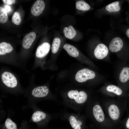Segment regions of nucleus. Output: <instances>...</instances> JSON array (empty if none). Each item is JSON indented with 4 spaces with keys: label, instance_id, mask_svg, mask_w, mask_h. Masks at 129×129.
<instances>
[{
    "label": "nucleus",
    "instance_id": "393cba45",
    "mask_svg": "<svg viewBox=\"0 0 129 129\" xmlns=\"http://www.w3.org/2000/svg\"><path fill=\"white\" fill-rule=\"evenodd\" d=\"M120 124L123 129H129V115L122 120H121Z\"/></svg>",
    "mask_w": 129,
    "mask_h": 129
},
{
    "label": "nucleus",
    "instance_id": "412c9836",
    "mask_svg": "<svg viewBox=\"0 0 129 129\" xmlns=\"http://www.w3.org/2000/svg\"><path fill=\"white\" fill-rule=\"evenodd\" d=\"M61 41L60 39L58 38H56L53 39L51 47V51L53 54L56 53L58 51Z\"/></svg>",
    "mask_w": 129,
    "mask_h": 129
},
{
    "label": "nucleus",
    "instance_id": "9b49d317",
    "mask_svg": "<svg viewBox=\"0 0 129 129\" xmlns=\"http://www.w3.org/2000/svg\"><path fill=\"white\" fill-rule=\"evenodd\" d=\"M48 92V87L45 86H42L34 88L32 91V94L35 97L41 98L47 96Z\"/></svg>",
    "mask_w": 129,
    "mask_h": 129
},
{
    "label": "nucleus",
    "instance_id": "6e6552de",
    "mask_svg": "<svg viewBox=\"0 0 129 129\" xmlns=\"http://www.w3.org/2000/svg\"><path fill=\"white\" fill-rule=\"evenodd\" d=\"M108 53L107 47L104 44L100 43L95 48L94 51L95 57L98 59H102L106 57Z\"/></svg>",
    "mask_w": 129,
    "mask_h": 129
},
{
    "label": "nucleus",
    "instance_id": "a211bd4d",
    "mask_svg": "<svg viewBox=\"0 0 129 129\" xmlns=\"http://www.w3.org/2000/svg\"><path fill=\"white\" fill-rule=\"evenodd\" d=\"M13 49L11 45L9 43L3 42L0 44V55H2L6 53H9Z\"/></svg>",
    "mask_w": 129,
    "mask_h": 129
},
{
    "label": "nucleus",
    "instance_id": "2eb2a0df",
    "mask_svg": "<svg viewBox=\"0 0 129 129\" xmlns=\"http://www.w3.org/2000/svg\"><path fill=\"white\" fill-rule=\"evenodd\" d=\"M46 115L44 112L37 111L33 113L31 117L32 120L34 122L38 123L45 119Z\"/></svg>",
    "mask_w": 129,
    "mask_h": 129
},
{
    "label": "nucleus",
    "instance_id": "f03ea898",
    "mask_svg": "<svg viewBox=\"0 0 129 129\" xmlns=\"http://www.w3.org/2000/svg\"><path fill=\"white\" fill-rule=\"evenodd\" d=\"M91 113L98 129H115L108 118L99 100H96L93 104Z\"/></svg>",
    "mask_w": 129,
    "mask_h": 129
},
{
    "label": "nucleus",
    "instance_id": "20e7f679",
    "mask_svg": "<svg viewBox=\"0 0 129 129\" xmlns=\"http://www.w3.org/2000/svg\"><path fill=\"white\" fill-rule=\"evenodd\" d=\"M68 95L70 98L74 99L77 103L83 104L87 100L88 96L86 93L83 91L80 92L77 90H71L68 93Z\"/></svg>",
    "mask_w": 129,
    "mask_h": 129
},
{
    "label": "nucleus",
    "instance_id": "9d476101",
    "mask_svg": "<svg viewBox=\"0 0 129 129\" xmlns=\"http://www.w3.org/2000/svg\"><path fill=\"white\" fill-rule=\"evenodd\" d=\"M45 6L44 1L42 0L36 1L32 6L31 12L34 16H38L42 14Z\"/></svg>",
    "mask_w": 129,
    "mask_h": 129
},
{
    "label": "nucleus",
    "instance_id": "a878e982",
    "mask_svg": "<svg viewBox=\"0 0 129 129\" xmlns=\"http://www.w3.org/2000/svg\"><path fill=\"white\" fill-rule=\"evenodd\" d=\"M4 8L7 13L10 12L11 11V7L8 5H5Z\"/></svg>",
    "mask_w": 129,
    "mask_h": 129
},
{
    "label": "nucleus",
    "instance_id": "aec40b11",
    "mask_svg": "<svg viewBox=\"0 0 129 129\" xmlns=\"http://www.w3.org/2000/svg\"><path fill=\"white\" fill-rule=\"evenodd\" d=\"M76 9L82 11H86L90 9L89 5L85 1L82 0L77 1L75 4Z\"/></svg>",
    "mask_w": 129,
    "mask_h": 129
},
{
    "label": "nucleus",
    "instance_id": "39448f33",
    "mask_svg": "<svg viewBox=\"0 0 129 129\" xmlns=\"http://www.w3.org/2000/svg\"><path fill=\"white\" fill-rule=\"evenodd\" d=\"M1 78L3 83L8 87L13 88L17 85L16 78L13 74L10 72H4L2 74Z\"/></svg>",
    "mask_w": 129,
    "mask_h": 129
},
{
    "label": "nucleus",
    "instance_id": "0eeeda50",
    "mask_svg": "<svg viewBox=\"0 0 129 129\" xmlns=\"http://www.w3.org/2000/svg\"><path fill=\"white\" fill-rule=\"evenodd\" d=\"M119 80L123 84L124 89L125 91L129 88V67H123L119 74Z\"/></svg>",
    "mask_w": 129,
    "mask_h": 129
},
{
    "label": "nucleus",
    "instance_id": "7ed1b4c3",
    "mask_svg": "<svg viewBox=\"0 0 129 129\" xmlns=\"http://www.w3.org/2000/svg\"><path fill=\"white\" fill-rule=\"evenodd\" d=\"M95 74L92 70L87 68H84L79 70L76 73L75 79L77 82L82 83L87 80L94 78Z\"/></svg>",
    "mask_w": 129,
    "mask_h": 129
},
{
    "label": "nucleus",
    "instance_id": "b1692460",
    "mask_svg": "<svg viewBox=\"0 0 129 129\" xmlns=\"http://www.w3.org/2000/svg\"><path fill=\"white\" fill-rule=\"evenodd\" d=\"M12 21L14 24L19 25L21 23L22 19L19 13L16 12L13 14L12 17Z\"/></svg>",
    "mask_w": 129,
    "mask_h": 129
},
{
    "label": "nucleus",
    "instance_id": "4468645a",
    "mask_svg": "<svg viewBox=\"0 0 129 129\" xmlns=\"http://www.w3.org/2000/svg\"><path fill=\"white\" fill-rule=\"evenodd\" d=\"M70 125L73 129H84V124L81 120H77L74 116H70L69 118Z\"/></svg>",
    "mask_w": 129,
    "mask_h": 129
},
{
    "label": "nucleus",
    "instance_id": "6ab92c4d",
    "mask_svg": "<svg viewBox=\"0 0 129 129\" xmlns=\"http://www.w3.org/2000/svg\"><path fill=\"white\" fill-rule=\"evenodd\" d=\"M119 2L116 1L107 5L106 7V10L109 12H116L119 11L120 7Z\"/></svg>",
    "mask_w": 129,
    "mask_h": 129
},
{
    "label": "nucleus",
    "instance_id": "1a4fd4ad",
    "mask_svg": "<svg viewBox=\"0 0 129 129\" xmlns=\"http://www.w3.org/2000/svg\"><path fill=\"white\" fill-rule=\"evenodd\" d=\"M124 45V42L121 38L118 37L114 38L110 43L109 49L112 52H117L122 49Z\"/></svg>",
    "mask_w": 129,
    "mask_h": 129
},
{
    "label": "nucleus",
    "instance_id": "5701e85b",
    "mask_svg": "<svg viewBox=\"0 0 129 129\" xmlns=\"http://www.w3.org/2000/svg\"><path fill=\"white\" fill-rule=\"evenodd\" d=\"M8 19L7 13L4 8L0 7V22L3 23L6 22Z\"/></svg>",
    "mask_w": 129,
    "mask_h": 129
},
{
    "label": "nucleus",
    "instance_id": "ddd939ff",
    "mask_svg": "<svg viewBox=\"0 0 129 129\" xmlns=\"http://www.w3.org/2000/svg\"><path fill=\"white\" fill-rule=\"evenodd\" d=\"M36 33L31 32L26 35L23 38L22 43V47L28 49L32 45L36 38Z\"/></svg>",
    "mask_w": 129,
    "mask_h": 129
},
{
    "label": "nucleus",
    "instance_id": "f3484780",
    "mask_svg": "<svg viewBox=\"0 0 129 129\" xmlns=\"http://www.w3.org/2000/svg\"><path fill=\"white\" fill-rule=\"evenodd\" d=\"M63 31L65 37L69 39L73 38L76 34V31L71 26H69L68 27H64Z\"/></svg>",
    "mask_w": 129,
    "mask_h": 129
},
{
    "label": "nucleus",
    "instance_id": "cd10ccee",
    "mask_svg": "<svg viewBox=\"0 0 129 129\" xmlns=\"http://www.w3.org/2000/svg\"><path fill=\"white\" fill-rule=\"evenodd\" d=\"M126 33L127 36L129 38V28L127 30Z\"/></svg>",
    "mask_w": 129,
    "mask_h": 129
},
{
    "label": "nucleus",
    "instance_id": "f257e3e1",
    "mask_svg": "<svg viewBox=\"0 0 129 129\" xmlns=\"http://www.w3.org/2000/svg\"><path fill=\"white\" fill-rule=\"evenodd\" d=\"M128 99L124 97L99 99L108 118L115 129L121 125V118L128 112Z\"/></svg>",
    "mask_w": 129,
    "mask_h": 129
},
{
    "label": "nucleus",
    "instance_id": "f8f14e48",
    "mask_svg": "<svg viewBox=\"0 0 129 129\" xmlns=\"http://www.w3.org/2000/svg\"><path fill=\"white\" fill-rule=\"evenodd\" d=\"M50 48V44L44 42L40 45L37 48L36 52V57L39 58H43L49 52Z\"/></svg>",
    "mask_w": 129,
    "mask_h": 129
},
{
    "label": "nucleus",
    "instance_id": "7c9ffc66",
    "mask_svg": "<svg viewBox=\"0 0 129 129\" xmlns=\"http://www.w3.org/2000/svg\"></svg>",
    "mask_w": 129,
    "mask_h": 129
},
{
    "label": "nucleus",
    "instance_id": "bb28decb",
    "mask_svg": "<svg viewBox=\"0 0 129 129\" xmlns=\"http://www.w3.org/2000/svg\"><path fill=\"white\" fill-rule=\"evenodd\" d=\"M3 1L4 3L9 5L14 4L15 2V0H3Z\"/></svg>",
    "mask_w": 129,
    "mask_h": 129
},
{
    "label": "nucleus",
    "instance_id": "c756f323",
    "mask_svg": "<svg viewBox=\"0 0 129 129\" xmlns=\"http://www.w3.org/2000/svg\"><path fill=\"white\" fill-rule=\"evenodd\" d=\"M128 97H129V93L128 94Z\"/></svg>",
    "mask_w": 129,
    "mask_h": 129
},
{
    "label": "nucleus",
    "instance_id": "4be33fe9",
    "mask_svg": "<svg viewBox=\"0 0 129 129\" xmlns=\"http://www.w3.org/2000/svg\"><path fill=\"white\" fill-rule=\"evenodd\" d=\"M4 126L5 129H17L16 124L9 118L5 120Z\"/></svg>",
    "mask_w": 129,
    "mask_h": 129
},
{
    "label": "nucleus",
    "instance_id": "423d86ee",
    "mask_svg": "<svg viewBox=\"0 0 129 129\" xmlns=\"http://www.w3.org/2000/svg\"><path fill=\"white\" fill-rule=\"evenodd\" d=\"M106 89L108 93L113 94V97H115L116 96V97L118 98L124 97L128 99V95L126 91L117 86L113 85H109L106 86Z\"/></svg>",
    "mask_w": 129,
    "mask_h": 129
},
{
    "label": "nucleus",
    "instance_id": "c85d7f7f",
    "mask_svg": "<svg viewBox=\"0 0 129 129\" xmlns=\"http://www.w3.org/2000/svg\"><path fill=\"white\" fill-rule=\"evenodd\" d=\"M122 128V126H121L118 128L117 129H121V128Z\"/></svg>",
    "mask_w": 129,
    "mask_h": 129
},
{
    "label": "nucleus",
    "instance_id": "dca6fc26",
    "mask_svg": "<svg viewBox=\"0 0 129 129\" xmlns=\"http://www.w3.org/2000/svg\"><path fill=\"white\" fill-rule=\"evenodd\" d=\"M63 48L72 57H76L79 55L78 50L72 45L67 43L65 44L64 45Z\"/></svg>",
    "mask_w": 129,
    "mask_h": 129
}]
</instances>
